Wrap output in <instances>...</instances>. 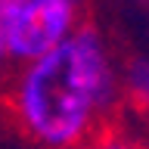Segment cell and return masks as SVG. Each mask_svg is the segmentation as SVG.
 Returning a JSON list of instances; mask_svg holds the SVG:
<instances>
[{
  "instance_id": "obj_1",
  "label": "cell",
  "mask_w": 149,
  "mask_h": 149,
  "mask_svg": "<svg viewBox=\"0 0 149 149\" xmlns=\"http://www.w3.org/2000/svg\"><path fill=\"white\" fill-rule=\"evenodd\" d=\"M13 124L37 149H87L121 106V65L100 28L19 65L3 93Z\"/></svg>"
},
{
  "instance_id": "obj_2",
  "label": "cell",
  "mask_w": 149,
  "mask_h": 149,
  "mask_svg": "<svg viewBox=\"0 0 149 149\" xmlns=\"http://www.w3.org/2000/svg\"><path fill=\"white\" fill-rule=\"evenodd\" d=\"M87 0H22L6 37L9 62L28 65L53 53L84 28Z\"/></svg>"
},
{
  "instance_id": "obj_3",
  "label": "cell",
  "mask_w": 149,
  "mask_h": 149,
  "mask_svg": "<svg viewBox=\"0 0 149 149\" xmlns=\"http://www.w3.org/2000/svg\"><path fill=\"white\" fill-rule=\"evenodd\" d=\"M121 100L149 115V56H130L121 65Z\"/></svg>"
},
{
  "instance_id": "obj_4",
  "label": "cell",
  "mask_w": 149,
  "mask_h": 149,
  "mask_svg": "<svg viewBox=\"0 0 149 149\" xmlns=\"http://www.w3.org/2000/svg\"><path fill=\"white\" fill-rule=\"evenodd\" d=\"M87 149H146V143H140L137 137H130V134H124V130H106L96 143H90Z\"/></svg>"
},
{
  "instance_id": "obj_5",
  "label": "cell",
  "mask_w": 149,
  "mask_h": 149,
  "mask_svg": "<svg viewBox=\"0 0 149 149\" xmlns=\"http://www.w3.org/2000/svg\"><path fill=\"white\" fill-rule=\"evenodd\" d=\"M19 6H22V0H0V68L9 62L6 37H9V25H13V16H16Z\"/></svg>"
}]
</instances>
